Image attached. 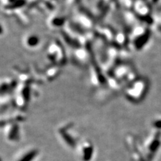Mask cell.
Returning a JSON list of instances; mask_svg holds the SVG:
<instances>
[{"label": "cell", "instance_id": "3", "mask_svg": "<svg viewBox=\"0 0 161 161\" xmlns=\"http://www.w3.org/2000/svg\"><path fill=\"white\" fill-rule=\"evenodd\" d=\"M82 148V158L83 160H88L92 156V153H93V148L91 144H88L87 142H84L83 144Z\"/></svg>", "mask_w": 161, "mask_h": 161}, {"label": "cell", "instance_id": "2", "mask_svg": "<svg viewBox=\"0 0 161 161\" xmlns=\"http://www.w3.org/2000/svg\"><path fill=\"white\" fill-rule=\"evenodd\" d=\"M38 154V151L36 149L29 150L23 154L17 161H33Z\"/></svg>", "mask_w": 161, "mask_h": 161}, {"label": "cell", "instance_id": "1", "mask_svg": "<svg viewBox=\"0 0 161 161\" xmlns=\"http://www.w3.org/2000/svg\"><path fill=\"white\" fill-rule=\"evenodd\" d=\"M7 138L11 142H17L20 138L19 127L17 124L11 126L10 129L8 130Z\"/></svg>", "mask_w": 161, "mask_h": 161}]
</instances>
